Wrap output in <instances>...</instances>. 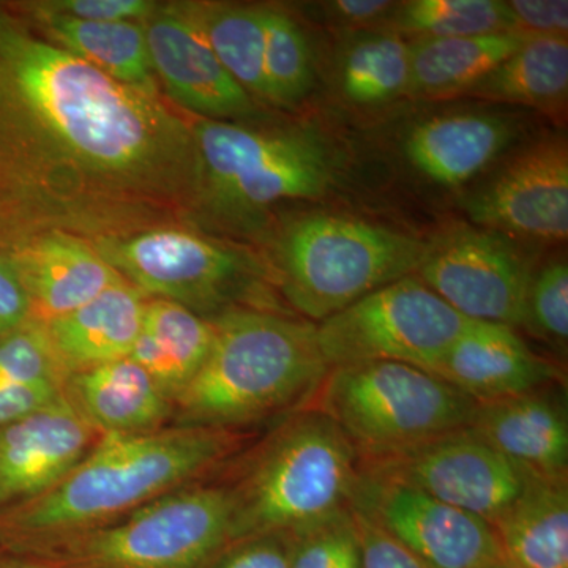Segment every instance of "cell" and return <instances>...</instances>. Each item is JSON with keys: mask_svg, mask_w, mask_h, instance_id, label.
<instances>
[{"mask_svg": "<svg viewBox=\"0 0 568 568\" xmlns=\"http://www.w3.org/2000/svg\"><path fill=\"white\" fill-rule=\"evenodd\" d=\"M192 118L41 39L0 3V244L189 227Z\"/></svg>", "mask_w": 568, "mask_h": 568, "instance_id": "obj_1", "label": "cell"}, {"mask_svg": "<svg viewBox=\"0 0 568 568\" xmlns=\"http://www.w3.org/2000/svg\"><path fill=\"white\" fill-rule=\"evenodd\" d=\"M245 437V432L174 425L144 435L103 436L54 488L0 515V549L24 551L100 528L204 481L231 463Z\"/></svg>", "mask_w": 568, "mask_h": 568, "instance_id": "obj_2", "label": "cell"}, {"mask_svg": "<svg viewBox=\"0 0 568 568\" xmlns=\"http://www.w3.org/2000/svg\"><path fill=\"white\" fill-rule=\"evenodd\" d=\"M212 324L211 351L175 399L171 425L244 432L312 405L331 369L315 323L290 312L242 310Z\"/></svg>", "mask_w": 568, "mask_h": 568, "instance_id": "obj_3", "label": "cell"}, {"mask_svg": "<svg viewBox=\"0 0 568 568\" xmlns=\"http://www.w3.org/2000/svg\"><path fill=\"white\" fill-rule=\"evenodd\" d=\"M192 118L197 186L189 227L260 242L286 201L315 200L335 183L334 156L298 126Z\"/></svg>", "mask_w": 568, "mask_h": 568, "instance_id": "obj_4", "label": "cell"}, {"mask_svg": "<svg viewBox=\"0 0 568 568\" xmlns=\"http://www.w3.org/2000/svg\"><path fill=\"white\" fill-rule=\"evenodd\" d=\"M361 458L315 407L283 418L226 481L231 540L256 534H294L351 510Z\"/></svg>", "mask_w": 568, "mask_h": 568, "instance_id": "obj_5", "label": "cell"}, {"mask_svg": "<svg viewBox=\"0 0 568 568\" xmlns=\"http://www.w3.org/2000/svg\"><path fill=\"white\" fill-rule=\"evenodd\" d=\"M257 244L280 298L310 323L416 275L425 254L416 237L332 213L274 223Z\"/></svg>", "mask_w": 568, "mask_h": 568, "instance_id": "obj_6", "label": "cell"}, {"mask_svg": "<svg viewBox=\"0 0 568 568\" xmlns=\"http://www.w3.org/2000/svg\"><path fill=\"white\" fill-rule=\"evenodd\" d=\"M92 245L145 297L174 302L211 323L242 310L287 312L261 253L239 242L164 226Z\"/></svg>", "mask_w": 568, "mask_h": 568, "instance_id": "obj_7", "label": "cell"}, {"mask_svg": "<svg viewBox=\"0 0 568 568\" xmlns=\"http://www.w3.org/2000/svg\"><path fill=\"white\" fill-rule=\"evenodd\" d=\"M308 407L331 418L365 459L463 432L478 403L418 366L366 362L328 369Z\"/></svg>", "mask_w": 568, "mask_h": 568, "instance_id": "obj_8", "label": "cell"}, {"mask_svg": "<svg viewBox=\"0 0 568 568\" xmlns=\"http://www.w3.org/2000/svg\"><path fill=\"white\" fill-rule=\"evenodd\" d=\"M227 541L230 488L197 481L100 528L17 552L51 568H203Z\"/></svg>", "mask_w": 568, "mask_h": 568, "instance_id": "obj_9", "label": "cell"}, {"mask_svg": "<svg viewBox=\"0 0 568 568\" xmlns=\"http://www.w3.org/2000/svg\"><path fill=\"white\" fill-rule=\"evenodd\" d=\"M469 323L409 275L316 324L317 345L331 368L396 362L432 372Z\"/></svg>", "mask_w": 568, "mask_h": 568, "instance_id": "obj_10", "label": "cell"}, {"mask_svg": "<svg viewBox=\"0 0 568 568\" xmlns=\"http://www.w3.org/2000/svg\"><path fill=\"white\" fill-rule=\"evenodd\" d=\"M416 275L467 320L525 327L532 265L506 234L450 227L425 242Z\"/></svg>", "mask_w": 568, "mask_h": 568, "instance_id": "obj_11", "label": "cell"}, {"mask_svg": "<svg viewBox=\"0 0 568 568\" xmlns=\"http://www.w3.org/2000/svg\"><path fill=\"white\" fill-rule=\"evenodd\" d=\"M361 470L365 476L417 489L487 519L489 525L538 480L469 429L395 454L361 459Z\"/></svg>", "mask_w": 568, "mask_h": 568, "instance_id": "obj_12", "label": "cell"}, {"mask_svg": "<svg viewBox=\"0 0 568 568\" xmlns=\"http://www.w3.org/2000/svg\"><path fill=\"white\" fill-rule=\"evenodd\" d=\"M351 508L425 568H487L504 558L487 519L414 488L362 473Z\"/></svg>", "mask_w": 568, "mask_h": 568, "instance_id": "obj_13", "label": "cell"}, {"mask_svg": "<svg viewBox=\"0 0 568 568\" xmlns=\"http://www.w3.org/2000/svg\"><path fill=\"white\" fill-rule=\"evenodd\" d=\"M142 26L160 92L174 108L204 121L257 118V103L224 70L179 2H160Z\"/></svg>", "mask_w": 568, "mask_h": 568, "instance_id": "obj_14", "label": "cell"}, {"mask_svg": "<svg viewBox=\"0 0 568 568\" xmlns=\"http://www.w3.org/2000/svg\"><path fill=\"white\" fill-rule=\"evenodd\" d=\"M466 212L477 226L508 237L567 241V142L541 141L519 153L495 181L467 200Z\"/></svg>", "mask_w": 568, "mask_h": 568, "instance_id": "obj_15", "label": "cell"}, {"mask_svg": "<svg viewBox=\"0 0 568 568\" xmlns=\"http://www.w3.org/2000/svg\"><path fill=\"white\" fill-rule=\"evenodd\" d=\"M102 436L69 399L0 428V515L54 488Z\"/></svg>", "mask_w": 568, "mask_h": 568, "instance_id": "obj_16", "label": "cell"}, {"mask_svg": "<svg viewBox=\"0 0 568 568\" xmlns=\"http://www.w3.org/2000/svg\"><path fill=\"white\" fill-rule=\"evenodd\" d=\"M0 253L20 275L41 323L69 315L123 280L91 241L77 235H21L0 244Z\"/></svg>", "mask_w": 568, "mask_h": 568, "instance_id": "obj_17", "label": "cell"}, {"mask_svg": "<svg viewBox=\"0 0 568 568\" xmlns=\"http://www.w3.org/2000/svg\"><path fill=\"white\" fill-rule=\"evenodd\" d=\"M478 405L549 387L560 369L507 325L470 321L432 369Z\"/></svg>", "mask_w": 568, "mask_h": 568, "instance_id": "obj_18", "label": "cell"}, {"mask_svg": "<svg viewBox=\"0 0 568 568\" xmlns=\"http://www.w3.org/2000/svg\"><path fill=\"white\" fill-rule=\"evenodd\" d=\"M549 387L478 405L467 429L530 476L567 481L566 406Z\"/></svg>", "mask_w": 568, "mask_h": 568, "instance_id": "obj_19", "label": "cell"}, {"mask_svg": "<svg viewBox=\"0 0 568 568\" xmlns=\"http://www.w3.org/2000/svg\"><path fill=\"white\" fill-rule=\"evenodd\" d=\"M63 395L102 437L156 432L174 416V403L130 357L67 376Z\"/></svg>", "mask_w": 568, "mask_h": 568, "instance_id": "obj_20", "label": "cell"}, {"mask_svg": "<svg viewBox=\"0 0 568 568\" xmlns=\"http://www.w3.org/2000/svg\"><path fill=\"white\" fill-rule=\"evenodd\" d=\"M148 298L121 280L69 315L44 321L65 377L130 357L142 331Z\"/></svg>", "mask_w": 568, "mask_h": 568, "instance_id": "obj_21", "label": "cell"}, {"mask_svg": "<svg viewBox=\"0 0 568 568\" xmlns=\"http://www.w3.org/2000/svg\"><path fill=\"white\" fill-rule=\"evenodd\" d=\"M511 136V126L497 115L458 112L418 123L406 138L405 151L429 181L458 186L487 170Z\"/></svg>", "mask_w": 568, "mask_h": 568, "instance_id": "obj_22", "label": "cell"}, {"mask_svg": "<svg viewBox=\"0 0 568 568\" xmlns=\"http://www.w3.org/2000/svg\"><path fill=\"white\" fill-rule=\"evenodd\" d=\"M14 14L41 39L103 71L112 80L162 95L142 22L73 21L47 14Z\"/></svg>", "mask_w": 568, "mask_h": 568, "instance_id": "obj_23", "label": "cell"}, {"mask_svg": "<svg viewBox=\"0 0 568 568\" xmlns=\"http://www.w3.org/2000/svg\"><path fill=\"white\" fill-rule=\"evenodd\" d=\"M215 327L185 306L148 298L142 331L130 358L175 402L200 372L211 351Z\"/></svg>", "mask_w": 568, "mask_h": 568, "instance_id": "obj_24", "label": "cell"}, {"mask_svg": "<svg viewBox=\"0 0 568 568\" xmlns=\"http://www.w3.org/2000/svg\"><path fill=\"white\" fill-rule=\"evenodd\" d=\"M528 39L521 33H493L409 41L407 95L432 100L463 95Z\"/></svg>", "mask_w": 568, "mask_h": 568, "instance_id": "obj_25", "label": "cell"}, {"mask_svg": "<svg viewBox=\"0 0 568 568\" xmlns=\"http://www.w3.org/2000/svg\"><path fill=\"white\" fill-rule=\"evenodd\" d=\"M491 526L514 566L568 568L567 481L538 478Z\"/></svg>", "mask_w": 568, "mask_h": 568, "instance_id": "obj_26", "label": "cell"}, {"mask_svg": "<svg viewBox=\"0 0 568 568\" xmlns=\"http://www.w3.org/2000/svg\"><path fill=\"white\" fill-rule=\"evenodd\" d=\"M463 95L538 110H562L568 95V39L529 37Z\"/></svg>", "mask_w": 568, "mask_h": 568, "instance_id": "obj_27", "label": "cell"}, {"mask_svg": "<svg viewBox=\"0 0 568 568\" xmlns=\"http://www.w3.org/2000/svg\"><path fill=\"white\" fill-rule=\"evenodd\" d=\"M224 70L256 103L267 104L264 78V7L179 2ZM268 106V104H267Z\"/></svg>", "mask_w": 568, "mask_h": 568, "instance_id": "obj_28", "label": "cell"}, {"mask_svg": "<svg viewBox=\"0 0 568 568\" xmlns=\"http://www.w3.org/2000/svg\"><path fill=\"white\" fill-rule=\"evenodd\" d=\"M409 41L399 33H373L355 41L342 65V88L351 102L387 103L407 95Z\"/></svg>", "mask_w": 568, "mask_h": 568, "instance_id": "obj_29", "label": "cell"}, {"mask_svg": "<svg viewBox=\"0 0 568 568\" xmlns=\"http://www.w3.org/2000/svg\"><path fill=\"white\" fill-rule=\"evenodd\" d=\"M396 31L416 39L518 33L507 2L500 0H413L392 14Z\"/></svg>", "mask_w": 568, "mask_h": 568, "instance_id": "obj_30", "label": "cell"}, {"mask_svg": "<svg viewBox=\"0 0 568 568\" xmlns=\"http://www.w3.org/2000/svg\"><path fill=\"white\" fill-rule=\"evenodd\" d=\"M264 78L267 104L276 108L301 103L315 81L304 29L278 7H264Z\"/></svg>", "mask_w": 568, "mask_h": 568, "instance_id": "obj_31", "label": "cell"}, {"mask_svg": "<svg viewBox=\"0 0 568 568\" xmlns=\"http://www.w3.org/2000/svg\"><path fill=\"white\" fill-rule=\"evenodd\" d=\"M291 537V568H362V541L353 510Z\"/></svg>", "mask_w": 568, "mask_h": 568, "instance_id": "obj_32", "label": "cell"}, {"mask_svg": "<svg viewBox=\"0 0 568 568\" xmlns=\"http://www.w3.org/2000/svg\"><path fill=\"white\" fill-rule=\"evenodd\" d=\"M65 381L41 321L0 334V388Z\"/></svg>", "mask_w": 568, "mask_h": 568, "instance_id": "obj_33", "label": "cell"}, {"mask_svg": "<svg viewBox=\"0 0 568 568\" xmlns=\"http://www.w3.org/2000/svg\"><path fill=\"white\" fill-rule=\"evenodd\" d=\"M549 345L566 351L568 339V265L566 260L534 274L526 304L525 327Z\"/></svg>", "mask_w": 568, "mask_h": 568, "instance_id": "obj_34", "label": "cell"}, {"mask_svg": "<svg viewBox=\"0 0 568 568\" xmlns=\"http://www.w3.org/2000/svg\"><path fill=\"white\" fill-rule=\"evenodd\" d=\"M18 14H47L73 21L142 22L160 2L153 0H24L6 2Z\"/></svg>", "mask_w": 568, "mask_h": 568, "instance_id": "obj_35", "label": "cell"}, {"mask_svg": "<svg viewBox=\"0 0 568 568\" xmlns=\"http://www.w3.org/2000/svg\"><path fill=\"white\" fill-rule=\"evenodd\" d=\"M203 568H291L290 534H256L235 538Z\"/></svg>", "mask_w": 568, "mask_h": 568, "instance_id": "obj_36", "label": "cell"}, {"mask_svg": "<svg viewBox=\"0 0 568 568\" xmlns=\"http://www.w3.org/2000/svg\"><path fill=\"white\" fill-rule=\"evenodd\" d=\"M507 6L521 36L567 39V0H508Z\"/></svg>", "mask_w": 568, "mask_h": 568, "instance_id": "obj_37", "label": "cell"}, {"mask_svg": "<svg viewBox=\"0 0 568 568\" xmlns=\"http://www.w3.org/2000/svg\"><path fill=\"white\" fill-rule=\"evenodd\" d=\"M353 514L361 534L362 568H425L375 523L357 511Z\"/></svg>", "mask_w": 568, "mask_h": 568, "instance_id": "obj_38", "label": "cell"}, {"mask_svg": "<svg viewBox=\"0 0 568 568\" xmlns=\"http://www.w3.org/2000/svg\"><path fill=\"white\" fill-rule=\"evenodd\" d=\"M63 398L62 383H39L0 388V428L32 416Z\"/></svg>", "mask_w": 568, "mask_h": 568, "instance_id": "obj_39", "label": "cell"}, {"mask_svg": "<svg viewBox=\"0 0 568 568\" xmlns=\"http://www.w3.org/2000/svg\"><path fill=\"white\" fill-rule=\"evenodd\" d=\"M33 305L13 264L0 253V334L31 323Z\"/></svg>", "mask_w": 568, "mask_h": 568, "instance_id": "obj_40", "label": "cell"}, {"mask_svg": "<svg viewBox=\"0 0 568 568\" xmlns=\"http://www.w3.org/2000/svg\"><path fill=\"white\" fill-rule=\"evenodd\" d=\"M331 17L347 26L373 24L376 21L390 20L398 3L386 2V0H336L325 3Z\"/></svg>", "mask_w": 568, "mask_h": 568, "instance_id": "obj_41", "label": "cell"}, {"mask_svg": "<svg viewBox=\"0 0 568 568\" xmlns=\"http://www.w3.org/2000/svg\"><path fill=\"white\" fill-rule=\"evenodd\" d=\"M0 568H51L41 560L31 558V556L20 555V552L7 551L0 549Z\"/></svg>", "mask_w": 568, "mask_h": 568, "instance_id": "obj_42", "label": "cell"}, {"mask_svg": "<svg viewBox=\"0 0 568 568\" xmlns=\"http://www.w3.org/2000/svg\"><path fill=\"white\" fill-rule=\"evenodd\" d=\"M487 568H519L517 566H514V564L508 562L507 559H499L496 560V562H493L491 566H488Z\"/></svg>", "mask_w": 568, "mask_h": 568, "instance_id": "obj_43", "label": "cell"}]
</instances>
